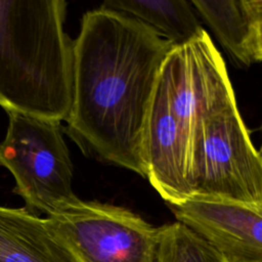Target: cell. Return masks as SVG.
<instances>
[{
	"label": "cell",
	"mask_w": 262,
	"mask_h": 262,
	"mask_svg": "<svg viewBox=\"0 0 262 262\" xmlns=\"http://www.w3.org/2000/svg\"><path fill=\"white\" fill-rule=\"evenodd\" d=\"M46 218L79 262H156L161 227L129 209L79 199Z\"/></svg>",
	"instance_id": "5b68a950"
},
{
	"label": "cell",
	"mask_w": 262,
	"mask_h": 262,
	"mask_svg": "<svg viewBox=\"0 0 262 262\" xmlns=\"http://www.w3.org/2000/svg\"><path fill=\"white\" fill-rule=\"evenodd\" d=\"M62 0H0V106L67 121L73 103L74 41Z\"/></svg>",
	"instance_id": "7a4b0ae2"
},
{
	"label": "cell",
	"mask_w": 262,
	"mask_h": 262,
	"mask_svg": "<svg viewBox=\"0 0 262 262\" xmlns=\"http://www.w3.org/2000/svg\"><path fill=\"white\" fill-rule=\"evenodd\" d=\"M161 227L156 262H225L199 233L175 221Z\"/></svg>",
	"instance_id": "7c38bea8"
},
{
	"label": "cell",
	"mask_w": 262,
	"mask_h": 262,
	"mask_svg": "<svg viewBox=\"0 0 262 262\" xmlns=\"http://www.w3.org/2000/svg\"><path fill=\"white\" fill-rule=\"evenodd\" d=\"M0 166L14 177L13 192L26 209L48 216L79 198L72 187L73 163L60 122L8 112Z\"/></svg>",
	"instance_id": "3957f363"
},
{
	"label": "cell",
	"mask_w": 262,
	"mask_h": 262,
	"mask_svg": "<svg viewBox=\"0 0 262 262\" xmlns=\"http://www.w3.org/2000/svg\"><path fill=\"white\" fill-rule=\"evenodd\" d=\"M159 77L184 132L189 162L196 127L204 119L236 103L224 60L205 31L195 40L173 47Z\"/></svg>",
	"instance_id": "8992f818"
},
{
	"label": "cell",
	"mask_w": 262,
	"mask_h": 262,
	"mask_svg": "<svg viewBox=\"0 0 262 262\" xmlns=\"http://www.w3.org/2000/svg\"><path fill=\"white\" fill-rule=\"evenodd\" d=\"M258 152H259V156H260V158L262 160V140H261V145H260V148H259Z\"/></svg>",
	"instance_id": "5bb4252c"
},
{
	"label": "cell",
	"mask_w": 262,
	"mask_h": 262,
	"mask_svg": "<svg viewBox=\"0 0 262 262\" xmlns=\"http://www.w3.org/2000/svg\"><path fill=\"white\" fill-rule=\"evenodd\" d=\"M255 53H256V61H262V17L258 23L257 30H256Z\"/></svg>",
	"instance_id": "4fadbf2b"
},
{
	"label": "cell",
	"mask_w": 262,
	"mask_h": 262,
	"mask_svg": "<svg viewBox=\"0 0 262 262\" xmlns=\"http://www.w3.org/2000/svg\"><path fill=\"white\" fill-rule=\"evenodd\" d=\"M167 205L225 262H262V206L195 195Z\"/></svg>",
	"instance_id": "52a82bcc"
},
{
	"label": "cell",
	"mask_w": 262,
	"mask_h": 262,
	"mask_svg": "<svg viewBox=\"0 0 262 262\" xmlns=\"http://www.w3.org/2000/svg\"><path fill=\"white\" fill-rule=\"evenodd\" d=\"M192 196L262 206V160L236 103L204 119L189 150Z\"/></svg>",
	"instance_id": "277c9868"
},
{
	"label": "cell",
	"mask_w": 262,
	"mask_h": 262,
	"mask_svg": "<svg viewBox=\"0 0 262 262\" xmlns=\"http://www.w3.org/2000/svg\"><path fill=\"white\" fill-rule=\"evenodd\" d=\"M0 262H79L49 220L0 205Z\"/></svg>",
	"instance_id": "9c48e42d"
},
{
	"label": "cell",
	"mask_w": 262,
	"mask_h": 262,
	"mask_svg": "<svg viewBox=\"0 0 262 262\" xmlns=\"http://www.w3.org/2000/svg\"><path fill=\"white\" fill-rule=\"evenodd\" d=\"M101 6L141 20L174 47L185 45L205 32L191 2L183 0H117L105 1Z\"/></svg>",
	"instance_id": "8fae6325"
},
{
	"label": "cell",
	"mask_w": 262,
	"mask_h": 262,
	"mask_svg": "<svg viewBox=\"0 0 262 262\" xmlns=\"http://www.w3.org/2000/svg\"><path fill=\"white\" fill-rule=\"evenodd\" d=\"M173 45L141 20L100 6L74 40L73 103L67 131L85 152L146 177L143 132Z\"/></svg>",
	"instance_id": "6da1fadb"
},
{
	"label": "cell",
	"mask_w": 262,
	"mask_h": 262,
	"mask_svg": "<svg viewBox=\"0 0 262 262\" xmlns=\"http://www.w3.org/2000/svg\"><path fill=\"white\" fill-rule=\"evenodd\" d=\"M142 154L146 178L167 204L192 196L186 138L160 77L146 116Z\"/></svg>",
	"instance_id": "ba28073f"
},
{
	"label": "cell",
	"mask_w": 262,
	"mask_h": 262,
	"mask_svg": "<svg viewBox=\"0 0 262 262\" xmlns=\"http://www.w3.org/2000/svg\"><path fill=\"white\" fill-rule=\"evenodd\" d=\"M191 4L234 59L245 66L256 62L255 39L262 0H199Z\"/></svg>",
	"instance_id": "30bf717a"
}]
</instances>
